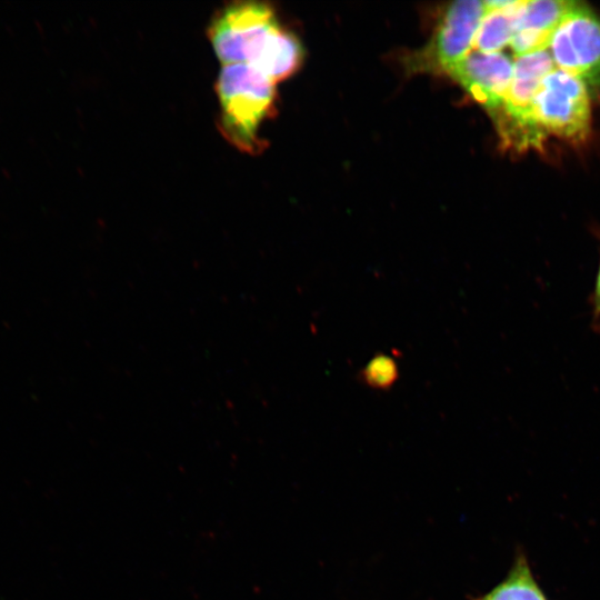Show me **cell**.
<instances>
[{"mask_svg":"<svg viewBox=\"0 0 600 600\" xmlns=\"http://www.w3.org/2000/svg\"><path fill=\"white\" fill-rule=\"evenodd\" d=\"M549 47L558 69L579 78L600 96V18L590 8L573 1Z\"/></svg>","mask_w":600,"mask_h":600,"instance_id":"cell-5","label":"cell"},{"mask_svg":"<svg viewBox=\"0 0 600 600\" xmlns=\"http://www.w3.org/2000/svg\"><path fill=\"white\" fill-rule=\"evenodd\" d=\"M278 24L272 8L267 3L238 1L214 14L208 37L223 64H251Z\"/></svg>","mask_w":600,"mask_h":600,"instance_id":"cell-4","label":"cell"},{"mask_svg":"<svg viewBox=\"0 0 600 600\" xmlns=\"http://www.w3.org/2000/svg\"><path fill=\"white\" fill-rule=\"evenodd\" d=\"M302 56L303 50L297 37L278 24L249 66L276 83L299 68Z\"/></svg>","mask_w":600,"mask_h":600,"instance_id":"cell-10","label":"cell"},{"mask_svg":"<svg viewBox=\"0 0 600 600\" xmlns=\"http://www.w3.org/2000/svg\"><path fill=\"white\" fill-rule=\"evenodd\" d=\"M474 600H548V598L537 581L524 553L517 552L504 579Z\"/></svg>","mask_w":600,"mask_h":600,"instance_id":"cell-11","label":"cell"},{"mask_svg":"<svg viewBox=\"0 0 600 600\" xmlns=\"http://www.w3.org/2000/svg\"><path fill=\"white\" fill-rule=\"evenodd\" d=\"M449 74L493 113L506 100L513 76V61L502 52L471 51Z\"/></svg>","mask_w":600,"mask_h":600,"instance_id":"cell-7","label":"cell"},{"mask_svg":"<svg viewBox=\"0 0 600 600\" xmlns=\"http://www.w3.org/2000/svg\"><path fill=\"white\" fill-rule=\"evenodd\" d=\"M362 377L371 387L379 389L388 388L397 380V362L389 356H377L366 366Z\"/></svg>","mask_w":600,"mask_h":600,"instance_id":"cell-12","label":"cell"},{"mask_svg":"<svg viewBox=\"0 0 600 600\" xmlns=\"http://www.w3.org/2000/svg\"><path fill=\"white\" fill-rule=\"evenodd\" d=\"M554 66L547 50L516 57L506 100L491 113L502 141L509 147L518 150L537 148L547 137L533 120L532 104L541 81Z\"/></svg>","mask_w":600,"mask_h":600,"instance_id":"cell-2","label":"cell"},{"mask_svg":"<svg viewBox=\"0 0 600 600\" xmlns=\"http://www.w3.org/2000/svg\"><path fill=\"white\" fill-rule=\"evenodd\" d=\"M532 117L546 136L551 133L573 142L583 141L591 123L587 86L573 74L554 68L539 86Z\"/></svg>","mask_w":600,"mask_h":600,"instance_id":"cell-3","label":"cell"},{"mask_svg":"<svg viewBox=\"0 0 600 600\" xmlns=\"http://www.w3.org/2000/svg\"><path fill=\"white\" fill-rule=\"evenodd\" d=\"M484 12L483 1L461 0L451 3L431 42L409 61L411 69L449 73L471 52Z\"/></svg>","mask_w":600,"mask_h":600,"instance_id":"cell-6","label":"cell"},{"mask_svg":"<svg viewBox=\"0 0 600 600\" xmlns=\"http://www.w3.org/2000/svg\"><path fill=\"white\" fill-rule=\"evenodd\" d=\"M524 1H484L486 12L473 47L484 53L500 52L511 43Z\"/></svg>","mask_w":600,"mask_h":600,"instance_id":"cell-9","label":"cell"},{"mask_svg":"<svg viewBox=\"0 0 600 600\" xmlns=\"http://www.w3.org/2000/svg\"><path fill=\"white\" fill-rule=\"evenodd\" d=\"M572 2L564 0L524 1L510 43L516 56L546 50Z\"/></svg>","mask_w":600,"mask_h":600,"instance_id":"cell-8","label":"cell"},{"mask_svg":"<svg viewBox=\"0 0 600 600\" xmlns=\"http://www.w3.org/2000/svg\"><path fill=\"white\" fill-rule=\"evenodd\" d=\"M216 91L220 106V132L242 152L259 151V128L271 112L274 82L249 64H223Z\"/></svg>","mask_w":600,"mask_h":600,"instance_id":"cell-1","label":"cell"},{"mask_svg":"<svg viewBox=\"0 0 600 600\" xmlns=\"http://www.w3.org/2000/svg\"><path fill=\"white\" fill-rule=\"evenodd\" d=\"M589 303L591 307V327L600 333V262L590 294Z\"/></svg>","mask_w":600,"mask_h":600,"instance_id":"cell-13","label":"cell"}]
</instances>
